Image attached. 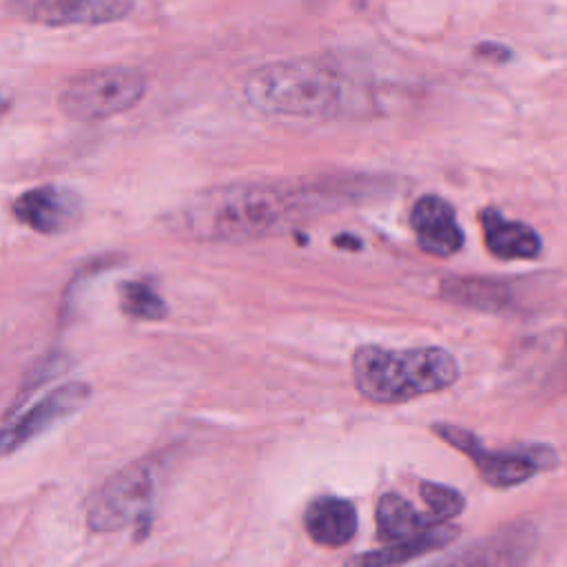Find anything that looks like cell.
<instances>
[{"instance_id":"4fadbf2b","label":"cell","mask_w":567,"mask_h":567,"mask_svg":"<svg viewBox=\"0 0 567 567\" xmlns=\"http://www.w3.org/2000/svg\"><path fill=\"white\" fill-rule=\"evenodd\" d=\"M306 532L323 547L348 545L357 534V509L339 496L315 498L303 516Z\"/></svg>"},{"instance_id":"6da1fadb","label":"cell","mask_w":567,"mask_h":567,"mask_svg":"<svg viewBox=\"0 0 567 567\" xmlns=\"http://www.w3.org/2000/svg\"><path fill=\"white\" fill-rule=\"evenodd\" d=\"M310 206H319V197H312L308 186L228 184L188 199L177 213V224L197 241H248L279 230Z\"/></svg>"},{"instance_id":"30bf717a","label":"cell","mask_w":567,"mask_h":567,"mask_svg":"<svg viewBox=\"0 0 567 567\" xmlns=\"http://www.w3.org/2000/svg\"><path fill=\"white\" fill-rule=\"evenodd\" d=\"M16 217L40 235H60L71 230L82 217V199L64 186H35L13 202Z\"/></svg>"},{"instance_id":"9a60e30c","label":"cell","mask_w":567,"mask_h":567,"mask_svg":"<svg viewBox=\"0 0 567 567\" xmlns=\"http://www.w3.org/2000/svg\"><path fill=\"white\" fill-rule=\"evenodd\" d=\"M436 523L432 516H423L410 501L401 494L388 492L377 503V536L383 543H403L419 538L430 532Z\"/></svg>"},{"instance_id":"7c38bea8","label":"cell","mask_w":567,"mask_h":567,"mask_svg":"<svg viewBox=\"0 0 567 567\" xmlns=\"http://www.w3.org/2000/svg\"><path fill=\"white\" fill-rule=\"evenodd\" d=\"M481 228L487 250L498 259H534L538 257L543 241L538 233L525 221L507 219L496 208H483Z\"/></svg>"},{"instance_id":"e0dca14e","label":"cell","mask_w":567,"mask_h":567,"mask_svg":"<svg viewBox=\"0 0 567 567\" xmlns=\"http://www.w3.org/2000/svg\"><path fill=\"white\" fill-rule=\"evenodd\" d=\"M120 292V308L128 317L144 319V321H159L166 317L168 308L164 299L144 281H124L117 288Z\"/></svg>"},{"instance_id":"8992f818","label":"cell","mask_w":567,"mask_h":567,"mask_svg":"<svg viewBox=\"0 0 567 567\" xmlns=\"http://www.w3.org/2000/svg\"><path fill=\"white\" fill-rule=\"evenodd\" d=\"M153 478L144 465H131L104 481L89 505V525L95 532H113L137 523L151 514Z\"/></svg>"},{"instance_id":"52a82bcc","label":"cell","mask_w":567,"mask_h":567,"mask_svg":"<svg viewBox=\"0 0 567 567\" xmlns=\"http://www.w3.org/2000/svg\"><path fill=\"white\" fill-rule=\"evenodd\" d=\"M536 540L534 523L518 518L434 567H525L536 549Z\"/></svg>"},{"instance_id":"d6986e66","label":"cell","mask_w":567,"mask_h":567,"mask_svg":"<svg viewBox=\"0 0 567 567\" xmlns=\"http://www.w3.org/2000/svg\"><path fill=\"white\" fill-rule=\"evenodd\" d=\"M478 55H485V58H492V60H507L509 58V51L503 47V44H494V42H483L478 49H476Z\"/></svg>"},{"instance_id":"3957f363","label":"cell","mask_w":567,"mask_h":567,"mask_svg":"<svg viewBox=\"0 0 567 567\" xmlns=\"http://www.w3.org/2000/svg\"><path fill=\"white\" fill-rule=\"evenodd\" d=\"M352 377L368 401L403 403L450 388L458 379V363L436 346L408 350L363 346L352 354Z\"/></svg>"},{"instance_id":"5b68a950","label":"cell","mask_w":567,"mask_h":567,"mask_svg":"<svg viewBox=\"0 0 567 567\" xmlns=\"http://www.w3.org/2000/svg\"><path fill=\"white\" fill-rule=\"evenodd\" d=\"M432 430L447 445H452L454 450L470 456V461L478 470L481 478L487 485L498 487V489L520 485V483L529 481L538 470L554 465V454L543 445L520 447L514 452H494V450H487L474 432H470L461 425L434 423Z\"/></svg>"},{"instance_id":"ac0fdd59","label":"cell","mask_w":567,"mask_h":567,"mask_svg":"<svg viewBox=\"0 0 567 567\" xmlns=\"http://www.w3.org/2000/svg\"><path fill=\"white\" fill-rule=\"evenodd\" d=\"M419 489H421V498L425 501V505L430 509V516L441 523H447L450 518L458 516L465 507L463 494L450 485L423 481Z\"/></svg>"},{"instance_id":"ba28073f","label":"cell","mask_w":567,"mask_h":567,"mask_svg":"<svg viewBox=\"0 0 567 567\" xmlns=\"http://www.w3.org/2000/svg\"><path fill=\"white\" fill-rule=\"evenodd\" d=\"M89 396H91V388L82 381H71V383L58 385L55 390L44 394L29 410H24L22 414H18L13 421H9L4 425L2 441H0L2 454L9 456L11 452L27 445L31 439L44 434L58 421L78 412L86 403Z\"/></svg>"},{"instance_id":"8fae6325","label":"cell","mask_w":567,"mask_h":567,"mask_svg":"<svg viewBox=\"0 0 567 567\" xmlns=\"http://www.w3.org/2000/svg\"><path fill=\"white\" fill-rule=\"evenodd\" d=\"M410 226L421 250L434 257H450L463 246V230L454 206L439 195H421L410 210Z\"/></svg>"},{"instance_id":"7a4b0ae2","label":"cell","mask_w":567,"mask_h":567,"mask_svg":"<svg viewBox=\"0 0 567 567\" xmlns=\"http://www.w3.org/2000/svg\"><path fill=\"white\" fill-rule=\"evenodd\" d=\"M246 102L268 115L354 117L368 109L365 91L337 69L288 60L270 62L244 80Z\"/></svg>"},{"instance_id":"9c48e42d","label":"cell","mask_w":567,"mask_h":567,"mask_svg":"<svg viewBox=\"0 0 567 567\" xmlns=\"http://www.w3.org/2000/svg\"><path fill=\"white\" fill-rule=\"evenodd\" d=\"M7 9L35 24H106L126 18L133 0H7Z\"/></svg>"},{"instance_id":"2e32d148","label":"cell","mask_w":567,"mask_h":567,"mask_svg":"<svg viewBox=\"0 0 567 567\" xmlns=\"http://www.w3.org/2000/svg\"><path fill=\"white\" fill-rule=\"evenodd\" d=\"M441 297L458 306L498 312L512 303V288L505 281L496 279L450 277L441 281Z\"/></svg>"},{"instance_id":"5bb4252c","label":"cell","mask_w":567,"mask_h":567,"mask_svg":"<svg viewBox=\"0 0 567 567\" xmlns=\"http://www.w3.org/2000/svg\"><path fill=\"white\" fill-rule=\"evenodd\" d=\"M458 529L450 523H436L430 532L421 534L419 538L403 540V543H385L381 549L363 551L346 560V567H399L410 563L427 551L441 549L456 538Z\"/></svg>"},{"instance_id":"277c9868","label":"cell","mask_w":567,"mask_h":567,"mask_svg":"<svg viewBox=\"0 0 567 567\" xmlns=\"http://www.w3.org/2000/svg\"><path fill=\"white\" fill-rule=\"evenodd\" d=\"M146 93V78L133 66H102L66 80L58 95L60 111L75 122H100L133 109Z\"/></svg>"}]
</instances>
